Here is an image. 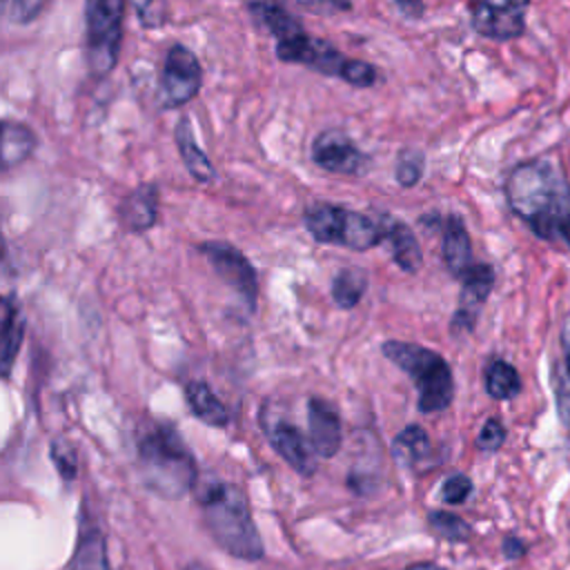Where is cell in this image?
I'll return each mask as SVG.
<instances>
[{
  "label": "cell",
  "mask_w": 570,
  "mask_h": 570,
  "mask_svg": "<svg viewBox=\"0 0 570 570\" xmlns=\"http://www.w3.org/2000/svg\"><path fill=\"white\" fill-rule=\"evenodd\" d=\"M145 485L163 499H180L196 485V461L171 423H149L136 439Z\"/></svg>",
  "instance_id": "3957f363"
},
{
  "label": "cell",
  "mask_w": 570,
  "mask_h": 570,
  "mask_svg": "<svg viewBox=\"0 0 570 570\" xmlns=\"http://www.w3.org/2000/svg\"><path fill=\"white\" fill-rule=\"evenodd\" d=\"M381 350L385 358L414 379L421 412L432 414L450 405L454 396V379L448 361L439 352L405 341H385Z\"/></svg>",
  "instance_id": "277c9868"
},
{
  "label": "cell",
  "mask_w": 570,
  "mask_h": 570,
  "mask_svg": "<svg viewBox=\"0 0 570 570\" xmlns=\"http://www.w3.org/2000/svg\"><path fill=\"white\" fill-rule=\"evenodd\" d=\"M530 0H472L470 16L479 36L492 40L519 38L525 29Z\"/></svg>",
  "instance_id": "ba28073f"
},
{
  "label": "cell",
  "mask_w": 570,
  "mask_h": 570,
  "mask_svg": "<svg viewBox=\"0 0 570 570\" xmlns=\"http://www.w3.org/2000/svg\"><path fill=\"white\" fill-rule=\"evenodd\" d=\"M309 441L318 456L332 459L341 448V419L334 405L323 399H309L307 403Z\"/></svg>",
  "instance_id": "5bb4252c"
},
{
  "label": "cell",
  "mask_w": 570,
  "mask_h": 570,
  "mask_svg": "<svg viewBox=\"0 0 570 570\" xmlns=\"http://www.w3.org/2000/svg\"><path fill=\"white\" fill-rule=\"evenodd\" d=\"M503 441H505V428H503V423H501L499 419L490 416V419L483 423V428H481V432H479V436H476V445H479L483 452H497V450L503 445Z\"/></svg>",
  "instance_id": "1f68e13d"
},
{
  "label": "cell",
  "mask_w": 570,
  "mask_h": 570,
  "mask_svg": "<svg viewBox=\"0 0 570 570\" xmlns=\"http://www.w3.org/2000/svg\"><path fill=\"white\" fill-rule=\"evenodd\" d=\"M430 454V439L421 425H407L392 441V459L396 465L410 470Z\"/></svg>",
  "instance_id": "ffe728a7"
},
{
  "label": "cell",
  "mask_w": 570,
  "mask_h": 570,
  "mask_svg": "<svg viewBox=\"0 0 570 570\" xmlns=\"http://www.w3.org/2000/svg\"><path fill=\"white\" fill-rule=\"evenodd\" d=\"M198 249L205 254L214 272L243 298L245 307L254 312L258 298V278L254 265L243 256V252L223 240H207L198 245Z\"/></svg>",
  "instance_id": "52a82bcc"
},
{
  "label": "cell",
  "mask_w": 570,
  "mask_h": 570,
  "mask_svg": "<svg viewBox=\"0 0 570 570\" xmlns=\"http://www.w3.org/2000/svg\"><path fill=\"white\" fill-rule=\"evenodd\" d=\"M203 521L214 541L243 561L263 559V541L249 512L245 492L218 476H205L196 488Z\"/></svg>",
  "instance_id": "7a4b0ae2"
},
{
  "label": "cell",
  "mask_w": 570,
  "mask_h": 570,
  "mask_svg": "<svg viewBox=\"0 0 570 570\" xmlns=\"http://www.w3.org/2000/svg\"><path fill=\"white\" fill-rule=\"evenodd\" d=\"M36 149V136L24 122L4 120L2 125V167L9 169L22 163Z\"/></svg>",
  "instance_id": "603a6c76"
},
{
  "label": "cell",
  "mask_w": 570,
  "mask_h": 570,
  "mask_svg": "<svg viewBox=\"0 0 570 570\" xmlns=\"http://www.w3.org/2000/svg\"><path fill=\"white\" fill-rule=\"evenodd\" d=\"M51 461L58 468L60 476L71 481L76 479L78 472V459H76V450L67 439H53L51 441Z\"/></svg>",
  "instance_id": "f1b7e54d"
},
{
  "label": "cell",
  "mask_w": 570,
  "mask_h": 570,
  "mask_svg": "<svg viewBox=\"0 0 570 570\" xmlns=\"http://www.w3.org/2000/svg\"><path fill=\"white\" fill-rule=\"evenodd\" d=\"M203 82V71L198 58L185 47L174 45L163 62L160 71V87L165 102L171 107H180L196 98Z\"/></svg>",
  "instance_id": "9c48e42d"
},
{
  "label": "cell",
  "mask_w": 570,
  "mask_h": 570,
  "mask_svg": "<svg viewBox=\"0 0 570 570\" xmlns=\"http://www.w3.org/2000/svg\"><path fill=\"white\" fill-rule=\"evenodd\" d=\"M2 307H4V312H2V356H0V365H2V372L9 374V370L13 365V358L18 354L20 341H22L24 321H22L20 307H18L13 296H4Z\"/></svg>",
  "instance_id": "7402d4cb"
},
{
  "label": "cell",
  "mask_w": 570,
  "mask_h": 570,
  "mask_svg": "<svg viewBox=\"0 0 570 570\" xmlns=\"http://www.w3.org/2000/svg\"><path fill=\"white\" fill-rule=\"evenodd\" d=\"M505 200L539 238L570 249V183L554 160L514 165L505 178Z\"/></svg>",
  "instance_id": "6da1fadb"
},
{
  "label": "cell",
  "mask_w": 570,
  "mask_h": 570,
  "mask_svg": "<svg viewBox=\"0 0 570 570\" xmlns=\"http://www.w3.org/2000/svg\"><path fill=\"white\" fill-rule=\"evenodd\" d=\"M407 570H443V568H439V566H434V563H419V566H412V568H407Z\"/></svg>",
  "instance_id": "f35d334b"
},
{
  "label": "cell",
  "mask_w": 570,
  "mask_h": 570,
  "mask_svg": "<svg viewBox=\"0 0 570 570\" xmlns=\"http://www.w3.org/2000/svg\"><path fill=\"white\" fill-rule=\"evenodd\" d=\"M561 343H563V352H566V358H563V365L557 367V372H561L566 376V381L570 383V316L563 321V330H561Z\"/></svg>",
  "instance_id": "e575fe53"
},
{
  "label": "cell",
  "mask_w": 570,
  "mask_h": 570,
  "mask_svg": "<svg viewBox=\"0 0 570 570\" xmlns=\"http://www.w3.org/2000/svg\"><path fill=\"white\" fill-rule=\"evenodd\" d=\"M428 521H430V528H432L439 537H443V539H448V541L461 543V541H468L470 534H472L470 525H468L461 517H456L454 512L432 510V512L428 514Z\"/></svg>",
  "instance_id": "4316f807"
},
{
  "label": "cell",
  "mask_w": 570,
  "mask_h": 570,
  "mask_svg": "<svg viewBox=\"0 0 570 570\" xmlns=\"http://www.w3.org/2000/svg\"><path fill=\"white\" fill-rule=\"evenodd\" d=\"M292 2L312 11V13H323V16L350 11V7H352L350 0H292Z\"/></svg>",
  "instance_id": "836d02e7"
},
{
  "label": "cell",
  "mask_w": 570,
  "mask_h": 570,
  "mask_svg": "<svg viewBox=\"0 0 570 570\" xmlns=\"http://www.w3.org/2000/svg\"><path fill=\"white\" fill-rule=\"evenodd\" d=\"M13 22H31L45 7L47 0H2Z\"/></svg>",
  "instance_id": "d6a6232c"
},
{
  "label": "cell",
  "mask_w": 570,
  "mask_h": 570,
  "mask_svg": "<svg viewBox=\"0 0 570 570\" xmlns=\"http://www.w3.org/2000/svg\"><path fill=\"white\" fill-rule=\"evenodd\" d=\"M125 0H87L85 2V40L87 65L96 76L109 73L120 53Z\"/></svg>",
  "instance_id": "8992f818"
},
{
  "label": "cell",
  "mask_w": 570,
  "mask_h": 570,
  "mask_svg": "<svg viewBox=\"0 0 570 570\" xmlns=\"http://www.w3.org/2000/svg\"><path fill=\"white\" fill-rule=\"evenodd\" d=\"M312 160L321 169L343 176H358L370 165V158L354 145V140L336 127H330L314 138Z\"/></svg>",
  "instance_id": "30bf717a"
},
{
  "label": "cell",
  "mask_w": 570,
  "mask_h": 570,
  "mask_svg": "<svg viewBox=\"0 0 570 570\" xmlns=\"http://www.w3.org/2000/svg\"><path fill=\"white\" fill-rule=\"evenodd\" d=\"M396 4L407 18H421L423 16V0H396Z\"/></svg>",
  "instance_id": "8d00e7d4"
},
{
  "label": "cell",
  "mask_w": 570,
  "mask_h": 570,
  "mask_svg": "<svg viewBox=\"0 0 570 570\" xmlns=\"http://www.w3.org/2000/svg\"><path fill=\"white\" fill-rule=\"evenodd\" d=\"M341 78L352 85V87H358V89H365V87H372L376 82V69L365 62V60H352L347 58L343 71H341Z\"/></svg>",
  "instance_id": "f546056e"
},
{
  "label": "cell",
  "mask_w": 570,
  "mask_h": 570,
  "mask_svg": "<svg viewBox=\"0 0 570 570\" xmlns=\"http://www.w3.org/2000/svg\"><path fill=\"white\" fill-rule=\"evenodd\" d=\"M261 425L269 445L285 459L301 476H312L316 472V450L303 432L285 419H274L263 414Z\"/></svg>",
  "instance_id": "7c38bea8"
},
{
  "label": "cell",
  "mask_w": 570,
  "mask_h": 570,
  "mask_svg": "<svg viewBox=\"0 0 570 570\" xmlns=\"http://www.w3.org/2000/svg\"><path fill=\"white\" fill-rule=\"evenodd\" d=\"M174 140H176L178 154H180L187 171L191 174V178L198 180V183H212L216 171H214L207 154L196 145V138H194V131H191V125H189L187 118L178 120L176 131H174Z\"/></svg>",
  "instance_id": "e0dca14e"
},
{
  "label": "cell",
  "mask_w": 570,
  "mask_h": 570,
  "mask_svg": "<svg viewBox=\"0 0 570 570\" xmlns=\"http://www.w3.org/2000/svg\"><path fill=\"white\" fill-rule=\"evenodd\" d=\"M185 399L189 410L207 425L223 428L229 421V412L225 403L214 394V390L205 381H191L185 387Z\"/></svg>",
  "instance_id": "d6986e66"
},
{
  "label": "cell",
  "mask_w": 570,
  "mask_h": 570,
  "mask_svg": "<svg viewBox=\"0 0 570 570\" xmlns=\"http://www.w3.org/2000/svg\"><path fill=\"white\" fill-rule=\"evenodd\" d=\"M485 392L497 401H510L521 392V376L508 361H492L485 370Z\"/></svg>",
  "instance_id": "d4e9b609"
},
{
  "label": "cell",
  "mask_w": 570,
  "mask_h": 570,
  "mask_svg": "<svg viewBox=\"0 0 570 570\" xmlns=\"http://www.w3.org/2000/svg\"><path fill=\"white\" fill-rule=\"evenodd\" d=\"M494 285V269L488 263H474L461 276V296L459 307L452 318L454 332H472L479 318L483 303L488 301Z\"/></svg>",
  "instance_id": "4fadbf2b"
},
{
  "label": "cell",
  "mask_w": 570,
  "mask_h": 570,
  "mask_svg": "<svg viewBox=\"0 0 570 570\" xmlns=\"http://www.w3.org/2000/svg\"><path fill=\"white\" fill-rule=\"evenodd\" d=\"M443 261L454 276H463L472 263V243L465 223L459 216H448L443 223Z\"/></svg>",
  "instance_id": "2e32d148"
},
{
  "label": "cell",
  "mask_w": 570,
  "mask_h": 570,
  "mask_svg": "<svg viewBox=\"0 0 570 570\" xmlns=\"http://www.w3.org/2000/svg\"><path fill=\"white\" fill-rule=\"evenodd\" d=\"M503 554H505L508 559L517 561V559H521V557L525 554V543H523L521 539H517V537H508V539L503 541Z\"/></svg>",
  "instance_id": "d590c367"
},
{
  "label": "cell",
  "mask_w": 570,
  "mask_h": 570,
  "mask_svg": "<svg viewBox=\"0 0 570 570\" xmlns=\"http://www.w3.org/2000/svg\"><path fill=\"white\" fill-rule=\"evenodd\" d=\"M134 2V7H136V11H138V16H140V20H145V16H147V9H149V4L154 2V0H131Z\"/></svg>",
  "instance_id": "74e56055"
},
{
  "label": "cell",
  "mask_w": 570,
  "mask_h": 570,
  "mask_svg": "<svg viewBox=\"0 0 570 570\" xmlns=\"http://www.w3.org/2000/svg\"><path fill=\"white\" fill-rule=\"evenodd\" d=\"M472 492V481L470 476L465 474H452L443 481V488H441V497L445 503L450 505H459L463 503Z\"/></svg>",
  "instance_id": "4dcf8cb0"
},
{
  "label": "cell",
  "mask_w": 570,
  "mask_h": 570,
  "mask_svg": "<svg viewBox=\"0 0 570 570\" xmlns=\"http://www.w3.org/2000/svg\"><path fill=\"white\" fill-rule=\"evenodd\" d=\"M120 218L129 232H145V229L154 227L156 218H158L156 185L142 183L131 194H127L120 205Z\"/></svg>",
  "instance_id": "9a60e30c"
},
{
  "label": "cell",
  "mask_w": 570,
  "mask_h": 570,
  "mask_svg": "<svg viewBox=\"0 0 570 570\" xmlns=\"http://www.w3.org/2000/svg\"><path fill=\"white\" fill-rule=\"evenodd\" d=\"M423 154L419 149H403L396 158V180L403 187H414L423 176Z\"/></svg>",
  "instance_id": "83f0119b"
},
{
  "label": "cell",
  "mask_w": 570,
  "mask_h": 570,
  "mask_svg": "<svg viewBox=\"0 0 570 570\" xmlns=\"http://www.w3.org/2000/svg\"><path fill=\"white\" fill-rule=\"evenodd\" d=\"M367 287V274L361 267H345L332 281L334 303L343 309L356 307Z\"/></svg>",
  "instance_id": "484cf974"
},
{
  "label": "cell",
  "mask_w": 570,
  "mask_h": 570,
  "mask_svg": "<svg viewBox=\"0 0 570 570\" xmlns=\"http://www.w3.org/2000/svg\"><path fill=\"white\" fill-rule=\"evenodd\" d=\"M185 570H207V568H205V566H200V563H196V561H191Z\"/></svg>",
  "instance_id": "ab89813d"
},
{
  "label": "cell",
  "mask_w": 570,
  "mask_h": 570,
  "mask_svg": "<svg viewBox=\"0 0 570 570\" xmlns=\"http://www.w3.org/2000/svg\"><path fill=\"white\" fill-rule=\"evenodd\" d=\"M276 56L283 62H298V65L312 67L318 73L338 76V78L347 62V58L338 49H334L327 40L312 38L305 31L278 40Z\"/></svg>",
  "instance_id": "8fae6325"
},
{
  "label": "cell",
  "mask_w": 570,
  "mask_h": 570,
  "mask_svg": "<svg viewBox=\"0 0 570 570\" xmlns=\"http://www.w3.org/2000/svg\"><path fill=\"white\" fill-rule=\"evenodd\" d=\"M249 13L278 40L296 36L303 31V24L289 16L281 4L272 2V0H254L249 2Z\"/></svg>",
  "instance_id": "44dd1931"
},
{
  "label": "cell",
  "mask_w": 570,
  "mask_h": 570,
  "mask_svg": "<svg viewBox=\"0 0 570 570\" xmlns=\"http://www.w3.org/2000/svg\"><path fill=\"white\" fill-rule=\"evenodd\" d=\"M69 570H109L107 543L96 528L87 530L80 537Z\"/></svg>",
  "instance_id": "cb8c5ba5"
},
{
  "label": "cell",
  "mask_w": 570,
  "mask_h": 570,
  "mask_svg": "<svg viewBox=\"0 0 570 570\" xmlns=\"http://www.w3.org/2000/svg\"><path fill=\"white\" fill-rule=\"evenodd\" d=\"M303 223L314 240L365 252L385 238V225L341 205L314 203L305 209Z\"/></svg>",
  "instance_id": "5b68a950"
},
{
  "label": "cell",
  "mask_w": 570,
  "mask_h": 570,
  "mask_svg": "<svg viewBox=\"0 0 570 570\" xmlns=\"http://www.w3.org/2000/svg\"><path fill=\"white\" fill-rule=\"evenodd\" d=\"M385 238L390 240L394 263L407 274L419 272L423 256H421V247H419L414 232L405 223L390 218V220H385Z\"/></svg>",
  "instance_id": "ac0fdd59"
}]
</instances>
